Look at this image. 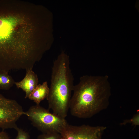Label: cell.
Returning a JSON list of instances; mask_svg holds the SVG:
<instances>
[{"label":"cell","instance_id":"cell-1","mask_svg":"<svg viewBox=\"0 0 139 139\" xmlns=\"http://www.w3.org/2000/svg\"><path fill=\"white\" fill-rule=\"evenodd\" d=\"M107 76L84 75L74 85L69 109L77 117H91L106 109L109 104L111 88Z\"/></svg>","mask_w":139,"mask_h":139},{"label":"cell","instance_id":"cell-2","mask_svg":"<svg viewBox=\"0 0 139 139\" xmlns=\"http://www.w3.org/2000/svg\"><path fill=\"white\" fill-rule=\"evenodd\" d=\"M68 56L62 53L54 62L51 83L46 98L49 109L64 118L67 115L74 85Z\"/></svg>","mask_w":139,"mask_h":139},{"label":"cell","instance_id":"cell-3","mask_svg":"<svg viewBox=\"0 0 139 139\" xmlns=\"http://www.w3.org/2000/svg\"><path fill=\"white\" fill-rule=\"evenodd\" d=\"M25 115L32 125L42 133L53 132L60 133L67 123L65 118L50 112L40 105L30 107L25 112Z\"/></svg>","mask_w":139,"mask_h":139},{"label":"cell","instance_id":"cell-4","mask_svg":"<svg viewBox=\"0 0 139 139\" xmlns=\"http://www.w3.org/2000/svg\"><path fill=\"white\" fill-rule=\"evenodd\" d=\"M22 106L15 100L6 98L0 93V128L16 129L17 122L25 115Z\"/></svg>","mask_w":139,"mask_h":139},{"label":"cell","instance_id":"cell-5","mask_svg":"<svg viewBox=\"0 0 139 139\" xmlns=\"http://www.w3.org/2000/svg\"><path fill=\"white\" fill-rule=\"evenodd\" d=\"M106 127L91 126L83 125L79 126L67 123L61 131L62 139H101Z\"/></svg>","mask_w":139,"mask_h":139},{"label":"cell","instance_id":"cell-6","mask_svg":"<svg viewBox=\"0 0 139 139\" xmlns=\"http://www.w3.org/2000/svg\"><path fill=\"white\" fill-rule=\"evenodd\" d=\"M26 70L25 76L21 81L15 82V84L18 88L22 89L25 93V98L28 96L38 84V80L37 75L30 68Z\"/></svg>","mask_w":139,"mask_h":139},{"label":"cell","instance_id":"cell-7","mask_svg":"<svg viewBox=\"0 0 139 139\" xmlns=\"http://www.w3.org/2000/svg\"><path fill=\"white\" fill-rule=\"evenodd\" d=\"M49 91L47 81L42 84H38L29 95L28 98L33 101L37 105H40V102L47 97Z\"/></svg>","mask_w":139,"mask_h":139},{"label":"cell","instance_id":"cell-8","mask_svg":"<svg viewBox=\"0 0 139 139\" xmlns=\"http://www.w3.org/2000/svg\"><path fill=\"white\" fill-rule=\"evenodd\" d=\"M15 82L8 72L0 70V90H8L13 86Z\"/></svg>","mask_w":139,"mask_h":139},{"label":"cell","instance_id":"cell-9","mask_svg":"<svg viewBox=\"0 0 139 139\" xmlns=\"http://www.w3.org/2000/svg\"><path fill=\"white\" fill-rule=\"evenodd\" d=\"M37 139H62L60 133L53 132L42 133L39 135Z\"/></svg>","mask_w":139,"mask_h":139},{"label":"cell","instance_id":"cell-10","mask_svg":"<svg viewBox=\"0 0 139 139\" xmlns=\"http://www.w3.org/2000/svg\"><path fill=\"white\" fill-rule=\"evenodd\" d=\"M128 124H130L132 126H136L139 125V111H138L134 114L132 118L128 119H125L121 123V125H125Z\"/></svg>","mask_w":139,"mask_h":139},{"label":"cell","instance_id":"cell-11","mask_svg":"<svg viewBox=\"0 0 139 139\" xmlns=\"http://www.w3.org/2000/svg\"><path fill=\"white\" fill-rule=\"evenodd\" d=\"M16 130L17 131V134L15 139H30V136L27 132L18 127Z\"/></svg>","mask_w":139,"mask_h":139},{"label":"cell","instance_id":"cell-12","mask_svg":"<svg viewBox=\"0 0 139 139\" xmlns=\"http://www.w3.org/2000/svg\"><path fill=\"white\" fill-rule=\"evenodd\" d=\"M0 139H10L8 135L4 130L0 132Z\"/></svg>","mask_w":139,"mask_h":139}]
</instances>
